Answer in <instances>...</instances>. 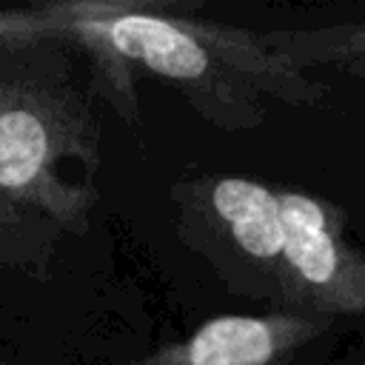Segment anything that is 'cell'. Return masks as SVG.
<instances>
[{
    "label": "cell",
    "mask_w": 365,
    "mask_h": 365,
    "mask_svg": "<svg viewBox=\"0 0 365 365\" xmlns=\"http://www.w3.org/2000/svg\"><path fill=\"white\" fill-rule=\"evenodd\" d=\"M262 43L299 71L334 68L365 83V23H336L319 29H274Z\"/></svg>",
    "instance_id": "6"
},
{
    "label": "cell",
    "mask_w": 365,
    "mask_h": 365,
    "mask_svg": "<svg viewBox=\"0 0 365 365\" xmlns=\"http://www.w3.org/2000/svg\"><path fill=\"white\" fill-rule=\"evenodd\" d=\"M0 43H48L91 63V88L137 123V77L151 74L220 131L262 125L268 100L317 106L328 83L274 54L262 34L180 14L168 3L54 0L0 9Z\"/></svg>",
    "instance_id": "1"
},
{
    "label": "cell",
    "mask_w": 365,
    "mask_h": 365,
    "mask_svg": "<svg viewBox=\"0 0 365 365\" xmlns=\"http://www.w3.org/2000/svg\"><path fill=\"white\" fill-rule=\"evenodd\" d=\"M331 331V319L294 311L220 314L131 365H285Z\"/></svg>",
    "instance_id": "5"
},
{
    "label": "cell",
    "mask_w": 365,
    "mask_h": 365,
    "mask_svg": "<svg viewBox=\"0 0 365 365\" xmlns=\"http://www.w3.org/2000/svg\"><path fill=\"white\" fill-rule=\"evenodd\" d=\"M0 365H9V362H3V359H0Z\"/></svg>",
    "instance_id": "7"
},
{
    "label": "cell",
    "mask_w": 365,
    "mask_h": 365,
    "mask_svg": "<svg viewBox=\"0 0 365 365\" xmlns=\"http://www.w3.org/2000/svg\"><path fill=\"white\" fill-rule=\"evenodd\" d=\"M48 43H0V265L46 277L100 200V120Z\"/></svg>",
    "instance_id": "2"
},
{
    "label": "cell",
    "mask_w": 365,
    "mask_h": 365,
    "mask_svg": "<svg viewBox=\"0 0 365 365\" xmlns=\"http://www.w3.org/2000/svg\"><path fill=\"white\" fill-rule=\"evenodd\" d=\"M188 208L245 274L265 282V297L274 302L282 259L279 188L237 174L202 177L191 185Z\"/></svg>",
    "instance_id": "4"
},
{
    "label": "cell",
    "mask_w": 365,
    "mask_h": 365,
    "mask_svg": "<svg viewBox=\"0 0 365 365\" xmlns=\"http://www.w3.org/2000/svg\"><path fill=\"white\" fill-rule=\"evenodd\" d=\"M282 259L277 311L348 319L365 314V251L345 231V211L311 191L279 188Z\"/></svg>",
    "instance_id": "3"
}]
</instances>
